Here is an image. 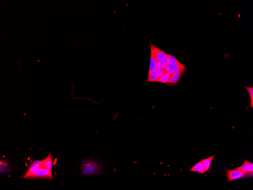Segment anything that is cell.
<instances>
[{
	"label": "cell",
	"instance_id": "2e32d148",
	"mask_svg": "<svg viewBox=\"0 0 253 190\" xmlns=\"http://www.w3.org/2000/svg\"><path fill=\"white\" fill-rule=\"evenodd\" d=\"M159 77L158 76L155 75L150 74L148 75L147 82H157Z\"/></svg>",
	"mask_w": 253,
	"mask_h": 190
},
{
	"label": "cell",
	"instance_id": "52a82bcc",
	"mask_svg": "<svg viewBox=\"0 0 253 190\" xmlns=\"http://www.w3.org/2000/svg\"><path fill=\"white\" fill-rule=\"evenodd\" d=\"M41 167V161L39 163L37 164H34L32 163L26 172L22 176V178L23 179L29 178L31 176L33 175L36 171Z\"/></svg>",
	"mask_w": 253,
	"mask_h": 190
},
{
	"label": "cell",
	"instance_id": "d6986e66",
	"mask_svg": "<svg viewBox=\"0 0 253 190\" xmlns=\"http://www.w3.org/2000/svg\"><path fill=\"white\" fill-rule=\"evenodd\" d=\"M159 77L164 75L166 72L165 69H160L159 70Z\"/></svg>",
	"mask_w": 253,
	"mask_h": 190
},
{
	"label": "cell",
	"instance_id": "277c9868",
	"mask_svg": "<svg viewBox=\"0 0 253 190\" xmlns=\"http://www.w3.org/2000/svg\"><path fill=\"white\" fill-rule=\"evenodd\" d=\"M184 73L180 72H174L171 74L170 78L166 84L169 86H175L179 84L180 81L184 75Z\"/></svg>",
	"mask_w": 253,
	"mask_h": 190
},
{
	"label": "cell",
	"instance_id": "9a60e30c",
	"mask_svg": "<svg viewBox=\"0 0 253 190\" xmlns=\"http://www.w3.org/2000/svg\"><path fill=\"white\" fill-rule=\"evenodd\" d=\"M168 63H172L173 64H180L181 63L177 59L175 55H168Z\"/></svg>",
	"mask_w": 253,
	"mask_h": 190
},
{
	"label": "cell",
	"instance_id": "8992f818",
	"mask_svg": "<svg viewBox=\"0 0 253 190\" xmlns=\"http://www.w3.org/2000/svg\"><path fill=\"white\" fill-rule=\"evenodd\" d=\"M235 169L240 170L245 173L253 175V163L245 159L243 164L240 167L236 168Z\"/></svg>",
	"mask_w": 253,
	"mask_h": 190
},
{
	"label": "cell",
	"instance_id": "9c48e42d",
	"mask_svg": "<svg viewBox=\"0 0 253 190\" xmlns=\"http://www.w3.org/2000/svg\"><path fill=\"white\" fill-rule=\"evenodd\" d=\"M189 170L192 172H197L200 173H203L207 172L202 160L196 163L191 168L189 169Z\"/></svg>",
	"mask_w": 253,
	"mask_h": 190
},
{
	"label": "cell",
	"instance_id": "5bb4252c",
	"mask_svg": "<svg viewBox=\"0 0 253 190\" xmlns=\"http://www.w3.org/2000/svg\"><path fill=\"white\" fill-rule=\"evenodd\" d=\"M246 89L247 90L249 94L250 98H251V102L249 107L253 108V88L252 87H249L247 86H244Z\"/></svg>",
	"mask_w": 253,
	"mask_h": 190
},
{
	"label": "cell",
	"instance_id": "6da1fadb",
	"mask_svg": "<svg viewBox=\"0 0 253 190\" xmlns=\"http://www.w3.org/2000/svg\"><path fill=\"white\" fill-rule=\"evenodd\" d=\"M99 165L96 161L89 159L82 162L81 166V174L84 175H95L100 173Z\"/></svg>",
	"mask_w": 253,
	"mask_h": 190
},
{
	"label": "cell",
	"instance_id": "4fadbf2b",
	"mask_svg": "<svg viewBox=\"0 0 253 190\" xmlns=\"http://www.w3.org/2000/svg\"><path fill=\"white\" fill-rule=\"evenodd\" d=\"M171 74L166 72L164 75L159 78L157 82L166 84L170 78Z\"/></svg>",
	"mask_w": 253,
	"mask_h": 190
},
{
	"label": "cell",
	"instance_id": "7c38bea8",
	"mask_svg": "<svg viewBox=\"0 0 253 190\" xmlns=\"http://www.w3.org/2000/svg\"><path fill=\"white\" fill-rule=\"evenodd\" d=\"M215 155H214L210 157L209 158H207V159H203V163H204L207 171H208L209 170L210 168L211 162H212L213 159L215 157Z\"/></svg>",
	"mask_w": 253,
	"mask_h": 190
},
{
	"label": "cell",
	"instance_id": "e0dca14e",
	"mask_svg": "<svg viewBox=\"0 0 253 190\" xmlns=\"http://www.w3.org/2000/svg\"><path fill=\"white\" fill-rule=\"evenodd\" d=\"M173 65L172 63H168L167 64L166 66L165 70L166 72L170 74H172L173 72Z\"/></svg>",
	"mask_w": 253,
	"mask_h": 190
},
{
	"label": "cell",
	"instance_id": "5b68a950",
	"mask_svg": "<svg viewBox=\"0 0 253 190\" xmlns=\"http://www.w3.org/2000/svg\"><path fill=\"white\" fill-rule=\"evenodd\" d=\"M149 42L150 43V44H151L152 47H153L155 55L157 61L160 63H163V60L166 58L168 57V54L166 53L161 49L153 45L150 41H149Z\"/></svg>",
	"mask_w": 253,
	"mask_h": 190
},
{
	"label": "cell",
	"instance_id": "30bf717a",
	"mask_svg": "<svg viewBox=\"0 0 253 190\" xmlns=\"http://www.w3.org/2000/svg\"><path fill=\"white\" fill-rule=\"evenodd\" d=\"M150 51H151V56H150V66H149V73H150L154 69L156 68V65L157 62L156 59L155 55L153 51V47L151 44H150Z\"/></svg>",
	"mask_w": 253,
	"mask_h": 190
},
{
	"label": "cell",
	"instance_id": "8fae6325",
	"mask_svg": "<svg viewBox=\"0 0 253 190\" xmlns=\"http://www.w3.org/2000/svg\"><path fill=\"white\" fill-rule=\"evenodd\" d=\"M187 69V68L185 67L181 63L180 64H174L173 67V73L175 72L184 73Z\"/></svg>",
	"mask_w": 253,
	"mask_h": 190
},
{
	"label": "cell",
	"instance_id": "ffe728a7",
	"mask_svg": "<svg viewBox=\"0 0 253 190\" xmlns=\"http://www.w3.org/2000/svg\"><path fill=\"white\" fill-rule=\"evenodd\" d=\"M161 63H160L158 62H157L156 65V68L157 69H161Z\"/></svg>",
	"mask_w": 253,
	"mask_h": 190
},
{
	"label": "cell",
	"instance_id": "ba28073f",
	"mask_svg": "<svg viewBox=\"0 0 253 190\" xmlns=\"http://www.w3.org/2000/svg\"><path fill=\"white\" fill-rule=\"evenodd\" d=\"M52 152H50L45 159L41 161V167L52 170Z\"/></svg>",
	"mask_w": 253,
	"mask_h": 190
},
{
	"label": "cell",
	"instance_id": "ac0fdd59",
	"mask_svg": "<svg viewBox=\"0 0 253 190\" xmlns=\"http://www.w3.org/2000/svg\"><path fill=\"white\" fill-rule=\"evenodd\" d=\"M159 71L158 69L155 68V69H154V70H153V71L149 73L148 75L152 74L158 76L159 77Z\"/></svg>",
	"mask_w": 253,
	"mask_h": 190
},
{
	"label": "cell",
	"instance_id": "7a4b0ae2",
	"mask_svg": "<svg viewBox=\"0 0 253 190\" xmlns=\"http://www.w3.org/2000/svg\"><path fill=\"white\" fill-rule=\"evenodd\" d=\"M226 175L227 176L228 181H230L237 179L242 178V177H250L252 174L245 173L238 169L235 170H226Z\"/></svg>",
	"mask_w": 253,
	"mask_h": 190
},
{
	"label": "cell",
	"instance_id": "3957f363",
	"mask_svg": "<svg viewBox=\"0 0 253 190\" xmlns=\"http://www.w3.org/2000/svg\"><path fill=\"white\" fill-rule=\"evenodd\" d=\"M45 178L53 179L52 170L40 167L29 178Z\"/></svg>",
	"mask_w": 253,
	"mask_h": 190
}]
</instances>
